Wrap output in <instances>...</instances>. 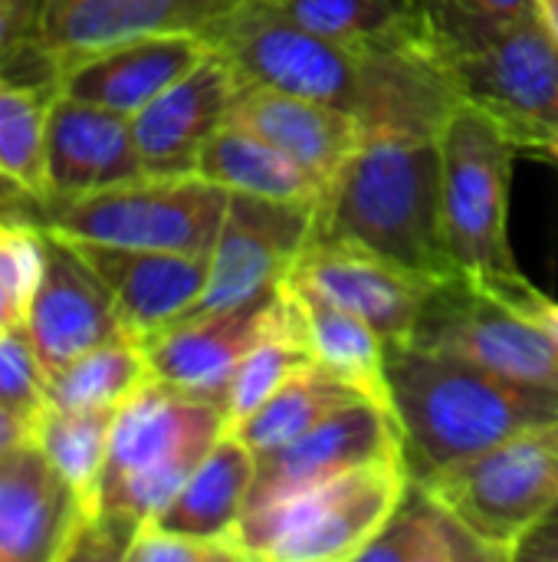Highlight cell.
<instances>
[{"label": "cell", "instance_id": "19", "mask_svg": "<svg viewBox=\"0 0 558 562\" xmlns=\"http://www.w3.org/2000/svg\"><path fill=\"white\" fill-rule=\"evenodd\" d=\"M135 128L128 115L72 99L49 95L46 109V204L82 198L132 178H141ZM43 204V207H46Z\"/></svg>", "mask_w": 558, "mask_h": 562}, {"label": "cell", "instance_id": "33", "mask_svg": "<svg viewBox=\"0 0 558 562\" xmlns=\"http://www.w3.org/2000/svg\"><path fill=\"white\" fill-rule=\"evenodd\" d=\"M43 273V227L36 221H0V333L26 323Z\"/></svg>", "mask_w": 558, "mask_h": 562}, {"label": "cell", "instance_id": "25", "mask_svg": "<svg viewBox=\"0 0 558 562\" xmlns=\"http://www.w3.org/2000/svg\"><path fill=\"white\" fill-rule=\"evenodd\" d=\"M197 175L227 188L230 194H253L289 204H319L326 184L276 145L227 119L201 151Z\"/></svg>", "mask_w": 558, "mask_h": 562}, {"label": "cell", "instance_id": "15", "mask_svg": "<svg viewBox=\"0 0 558 562\" xmlns=\"http://www.w3.org/2000/svg\"><path fill=\"white\" fill-rule=\"evenodd\" d=\"M237 0H43L39 49L59 69L79 56L164 33H197L210 26Z\"/></svg>", "mask_w": 558, "mask_h": 562}, {"label": "cell", "instance_id": "29", "mask_svg": "<svg viewBox=\"0 0 558 562\" xmlns=\"http://www.w3.org/2000/svg\"><path fill=\"white\" fill-rule=\"evenodd\" d=\"M151 375L141 339H109L53 375H46V402L76 412H118Z\"/></svg>", "mask_w": 558, "mask_h": 562}, {"label": "cell", "instance_id": "40", "mask_svg": "<svg viewBox=\"0 0 558 562\" xmlns=\"http://www.w3.org/2000/svg\"><path fill=\"white\" fill-rule=\"evenodd\" d=\"M0 214L3 217H20V221H36L39 224L43 204L33 194H26L23 188H16L13 181L0 178Z\"/></svg>", "mask_w": 558, "mask_h": 562}, {"label": "cell", "instance_id": "31", "mask_svg": "<svg viewBox=\"0 0 558 562\" xmlns=\"http://www.w3.org/2000/svg\"><path fill=\"white\" fill-rule=\"evenodd\" d=\"M112 422H115V412H76V408H59L49 402L33 418V445L72 484V491L92 507V514H95L99 477L105 468V454H109Z\"/></svg>", "mask_w": 558, "mask_h": 562}, {"label": "cell", "instance_id": "37", "mask_svg": "<svg viewBox=\"0 0 558 562\" xmlns=\"http://www.w3.org/2000/svg\"><path fill=\"white\" fill-rule=\"evenodd\" d=\"M125 562H243V557L230 540H204L151 520L135 533Z\"/></svg>", "mask_w": 558, "mask_h": 562}, {"label": "cell", "instance_id": "28", "mask_svg": "<svg viewBox=\"0 0 558 562\" xmlns=\"http://www.w3.org/2000/svg\"><path fill=\"white\" fill-rule=\"evenodd\" d=\"M358 398L365 395H358L339 375H332L319 362H306L250 418H243L227 431H234L260 458L289 445L293 438L306 435L309 428H316L319 422H326L329 415H335L339 408Z\"/></svg>", "mask_w": 558, "mask_h": 562}, {"label": "cell", "instance_id": "23", "mask_svg": "<svg viewBox=\"0 0 558 562\" xmlns=\"http://www.w3.org/2000/svg\"><path fill=\"white\" fill-rule=\"evenodd\" d=\"M253 477L257 454L234 431H224L204 461L191 471L174 501L155 517V524L191 537L234 543V530L247 510Z\"/></svg>", "mask_w": 558, "mask_h": 562}, {"label": "cell", "instance_id": "42", "mask_svg": "<svg viewBox=\"0 0 558 562\" xmlns=\"http://www.w3.org/2000/svg\"><path fill=\"white\" fill-rule=\"evenodd\" d=\"M539 13L549 23V30L558 36V0H539Z\"/></svg>", "mask_w": 558, "mask_h": 562}, {"label": "cell", "instance_id": "9", "mask_svg": "<svg viewBox=\"0 0 558 562\" xmlns=\"http://www.w3.org/2000/svg\"><path fill=\"white\" fill-rule=\"evenodd\" d=\"M421 484L500 560L513 562L520 540L558 507V418Z\"/></svg>", "mask_w": 558, "mask_h": 562}, {"label": "cell", "instance_id": "21", "mask_svg": "<svg viewBox=\"0 0 558 562\" xmlns=\"http://www.w3.org/2000/svg\"><path fill=\"white\" fill-rule=\"evenodd\" d=\"M76 244V240H72ZM109 286L122 326L145 339L191 313L207 286L210 257L178 250H132L105 244H76Z\"/></svg>", "mask_w": 558, "mask_h": 562}, {"label": "cell", "instance_id": "14", "mask_svg": "<svg viewBox=\"0 0 558 562\" xmlns=\"http://www.w3.org/2000/svg\"><path fill=\"white\" fill-rule=\"evenodd\" d=\"M23 329L46 375H53L76 356L109 339L132 336L122 326L109 286L92 270L86 254L72 240L46 227H43V273L30 300Z\"/></svg>", "mask_w": 558, "mask_h": 562}, {"label": "cell", "instance_id": "30", "mask_svg": "<svg viewBox=\"0 0 558 562\" xmlns=\"http://www.w3.org/2000/svg\"><path fill=\"white\" fill-rule=\"evenodd\" d=\"M316 33L362 46H431L424 0H276Z\"/></svg>", "mask_w": 558, "mask_h": 562}, {"label": "cell", "instance_id": "13", "mask_svg": "<svg viewBox=\"0 0 558 562\" xmlns=\"http://www.w3.org/2000/svg\"><path fill=\"white\" fill-rule=\"evenodd\" d=\"M385 458H401L398 422L391 408L358 398L289 445L260 454L247 510L299 497Z\"/></svg>", "mask_w": 558, "mask_h": 562}, {"label": "cell", "instance_id": "35", "mask_svg": "<svg viewBox=\"0 0 558 562\" xmlns=\"http://www.w3.org/2000/svg\"><path fill=\"white\" fill-rule=\"evenodd\" d=\"M539 10V0H424L431 46H451Z\"/></svg>", "mask_w": 558, "mask_h": 562}, {"label": "cell", "instance_id": "16", "mask_svg": "<svg viewBox=\"0 0 558 562\" xmlns=\"http://www.w3.org/2000/svg\"><path fill=\"white\" fill-rule=\"evenodd\" d=\"M92 507L33 445L0 458V562H66Z\"/></svg>", "mask_w": 558, "mask_h": 562}, {"label": "cell", "instance_id": "20", "mask_svg": "<svg viewBox=\"0 0 558 562\" xmlns=\"http://www.w3.org/2000/svg\"><path fill=\"white\" fill-rule=\"evenodd\" d=\"M207 53L210 43L197 33H164L118 43L66 63L59 69L56 92L132 119L184 72H191Z\"/></svg>", "mask_w": 558, "mask_h": 562}, {"label": "cell", "instance_id": "6", "mask_svg": "<svg viewBox=\"0 0 558 562\" xmlns=\"http://www.w3.org/2000/svg\"><path fill=\"white\" fill-rule=\"evenodd\" d=\"M405 484V458L365 464L299 497L243 510L234 547L250 562H358Z\"/></svg>", "mask_w": 558, "mask_h": 562}, {"label": "cell", "instance_id": "27", "mask_svg": "<svg viewBox=\"0 0 558 562\" xmlns=\"http://www.w3.org/2000/svg\"><path fill=\"white\" fill-rule=\"evenodd\" d=\"M306 362H312V352H309L296 303L289 296V286L283 280L270 303L260 336L253 339V346L247 349V356L240 359V366L230 379V389L224 398L227 428L250 418Z\"/></svg>", "mask_w": 558, "mask_h": 562}, {"label": "cell", "instance_id": "3", "mask_svg": "<svg viewBox=\"0 0 558 562\" xmlns=\"http://www.w3.org/2000/svg\"><path fill=\"white\" fill-rule=\"evenodd\" d=\"M224 431L217 405L148 379L115 412L95 514L72 540L69 560H125L135 533L174 501Z\"/></svg>", "mask_w": 558, "mask_h": 562}, {"label": "cell", "instance_id": "36", "mask_svg": "<svg viewBox=\"0 0 558 562\" xmlns=\"http://www.w3.org/2000/svg\"><path fill=\"white\" fill-rule=\"evenodd\" d=\"M43 405H46V372L36 359L26 329L20 326L0 333V408L33 425Z\"/></svg>", "mask_w": 558, "mask_h": 562}, {"label": "cell", "instance_id": "8", "mask_svg": "<svg viewBox=\"0 0 558 562\" xmlns=\"http://www.w3.org/2000/svg\"><path fill=\"white\" fill-rule=\"evenodd\" d=\"M434 53L520 151L558 158V36L539 10Z\"/></svg>", "mask_w": 558, "mask_h": 562}, {"label": "cell", "instance_id": "12", "mask_svg": "<svg viewBox=\"0 0 558 562\" xmlns=\"http://www.w3.org/2000/svg\"><path fill=\"white\" fill-rule=\"evenodd\" d=\"M286 283L358 316L388 342V349L411 342L428 296L437 286L365 247L312 237L296 257Z\"/></svg>", "mask_w": 558, "mask_h": 562}, {"label": "cell", "instance_id": "22", "mask_svg": "<svg viewBox=\"0 0 558 562\" xmlns=\"http://www.w3.org/2000/svg\"><path fill=\"white\" fill-rule=\"evenodd\" d=\"M230 119L276 145L283 155L312 171L322 184L345 165V158L368 135L362 122L352 119L349 112L243 79Z\"/></svg>", "mask_w": 558, "mask_h": 562}, {"label": "cell", "instance_id": "38", "mask_svg": "<svg viewBox=\"0 0 558 562\" xmlns=\"http://www.w3.org/2000/svg\"><path fill=\"white\" fill-rule=\"evenodd\" d=\"M500 300V296H497ZM506 306H513L520 316H526L529 323H536L553 342H556L558 349V300H553L549 293H543L536 283H529V286H523L520 293H513L510 300H503Z\"/></svg>", "mask_w": 558, "mask_h": 562}, {"label": "cell", "instance_id": "26", "mask_svg": "<svg viewBox=\"0 0 558 562\" xmlns=\"http://www.w3.org/2000/svg\"><path fill=\"white\" fill-rule=\"evenodd\" d=\"M289 296L296 303L312 362L339 375L368 402L391 408V382H388V342L358 316L293 286ZM395 415V412H391Z\"/></svg>", "mask_w": 558, "mask_h": 562}, {"label": "cell", "instance_id": "4", "mask_svg": "<svg viewBox=\"0 0 558 562\" xmlns=\"http://www.w3.org/2000/svg\"><path fill=\"white\" fill-rule=\"evenodd\" d=\"M312 240L365 247L434 283L460 277L441 224L437 135H365L326 181Z\"/></svg>", "mask_w": 558, "mask_h": 562}, {"label": "cell", "instance_id": "32", "mask_svg": "<svg viewBox=\"0 0 558 562\" xmlns=\"http://www.w3.org/2000/svg\"><path fill=\"white\" fill-rule=\"evenodd\" d=\"M46 89L0 76V178L46 204Z\"/></svg>", "mask_w": 558, "mask_h": 562}, {"label": "cell", "instance_id": "39", "mask_svg": "<svg viewBox=\"0 0 558 562\" xmlns=\"http://www.w3.org/2000/svg\"><path fill=\"white\" fill-rule=\"evenodd\" d=\"M513 562H558V510L520 540Z\"/></svg>", "mask_w": 558, "mask_h": 562}, {"label": "cell", "instance_id": "18", "mask_svg": "<svg viewBox=\"0 0 558 562\" xmlns=\"http://www.w3.org/2000/svg\"><path fill=\"white\" fill-rule=\"evenodd\" d=\"M276 290L240 306L187 313L168 323L164 329L145 336L141 346L151 375L224 412L230 379L253 339L260 336Z\"/></svg>", "mask_w": 558, "mask_h": 562}, {"label": "cell", "instance_id": "7", "mask_svg": "<svg viewBox=\"0 0 558 562\" xmlns=\"http://www.w3.org/2000/svg\"><path fill=\"white\" fill-rule=\"evenodd\" d=\"M227 204L230 191L204 175H141L82 198L49 201L39 227L76 244L210 257Z\"/></svg>", "mask_w": 558, "mask_h": 562}, {"label": "cell", "instance_id": "5", "mask_svg": "<svg viewBox=\"0 0 558 562\" xmlns=\"http://www.w3.org/2000/svg\"><path fill=\"white\" fill-rule=\"evenodd\" d=\"M441 224L457 273L510 300L529 280L510 244V188L520 148L480 105L460 99L441 135Z\"/></svg>", "mask_w": 558, "mask_h": 562}, {"label": "cell", "instance_id": "24", "mask_svg": "<svg viewBox=\"0 0 558 562\" xmlns=\"http://www.w3.org/2000/svg\"><path fill=\"white\" fill-rule=\"evenodd\" d=\"M358 562H503L421 481L405 484L391 517Z\"/></svg>", "mask_w": 558, "mask_h": 562}, {"label": "cell", "instance_id": "2", "mask_svg": "<svg viewBox=\"0 0 558 562\" xmlns=\"http://www.w3.org/2000/svg\"><path fill=\"white\" fill-rule=\"evenodd\" d=\"M388 382L411 481H428L558 418L556 389L411 342L388 349Z\"/></svg>", "mask_w": 558, "mask_h": 562}, {"label": "cell", "instance_id": "11", "mask_svg": "<svg viewBox=\"0 0 558 562\" xmlns=\"http://www.w3.org/2000/svg\"><path fill=\"white\" fill-rule=\"evenodd\" d=\"M312 224L316 204L230 194L227 217L210 250L207 286L191 313L227 310L273 293L309 244Z\"/></svg>", "mask_w": 558, "mask_h": 562}, {"label": "cell", "instance_id": "41", "mask_svg": "<svg viewBox=\"0 0 558 562\" xmlns=\"http://www.w3.org/2000/svg\"><path fill=\"white\" fill-rule=\"evenodd\" d=\"M26 441H33V425H30L26 418H20V415L0 408V458L10 454V451L20 448V445H26Z\"/></svg>", "mask_w": 558, "mask_h": 562}, {"label": "cell", "instance_id": "17", "mask_svg": "<svg viewBox=\"0 0 558 562\" xmlns=\"http://www.w3.org/2000/svg\"><path fill=\"white\" fill-rule=\"evenodd\" d=\"M237 89V69L210 46L191 72L132 115L145 175H197L201 151L230 119Z\"/></svg>", "mask_w": 558, "mask_h": 562}, {"label": "cell", "instance_id": "43", "mask_svg": "<svg viewBox=\"0 0 558 562\" xmlns=\"http://www.w3.org/2000/svg\"><path fill=\"white\" fill-rule=\"evenodd\" d=\"M0 221H3V214H0Z\"/></svg>", "mask_w": 558, "mask_h": 562}, {"label": "cell", "instance_id": "10", "mask_svg": "<svg viewBox=\"0 0 558 562\" xmlns=\"http://www.w3.org/2000/svg\"><path fill=\"white\" fill-rule=\"evenodd\" d=\"M411 346L454 352L493 372L558 392L556 342L536 323L464 277L441 280L431 290Z\"/></svg>", "mask_w": 558, "mask_h": 562}, {"label": "cell", "instance_id": "1", "mask_svg": "<svg viewBox=\"0 0 558 562\" xmlns=\"http://www.w3.org/2000/svg\"><path fill=\"white\" fill-rule=\"evenodd\" d=\"M243 82L303 95L368 135H441L460 92L428 46H362L299 23L276 0H237L207 33Z\"/></svg>", "mask_w": 558, "mask_h": 562}, {"label": "cell", "instance_id": "34", "mask_svg": "<svg viewBox=\"0 0 558 562\" xmlns=\"http://www.w3.org/2000/svg\"><path fill=\"white\" fill-rule=\"evenodd\" d=\"M39 3L0 0V76L56 92V69L39 49Z\"/></svg>", "mask_w": 558, "mask_h": 562}]
</instances>
